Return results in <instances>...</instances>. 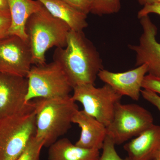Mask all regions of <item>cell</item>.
I'll return each mask as SVG.
<instances>
[{
	"label": "cell",
	"mask_w": 160,
	"mask_h": 160,
	"mask_svg": "<svg viewBox=\"0 0 160 160\" xmlns=\"http://www.w3.org/2000/svg\"><path fill=\"white\" fill-rule=\"evenodd\" d=\"M53 60L60 63L72 87L93 84L103 69L99 53L83 31L70 30L65 48H57Z\"/></svg>",
	"instance_id": "cell-1"
},
{
	"label": "cell",
	"mask_w": 160,
	"mask_h": 160,
	"mask_svg": "<svg viewBox=\"0 0 160 160\" xmlns=\"http://www.w3.org/2000/svg\"><path fill=\"white\" fill-rule=\"evenodd\" d=\"M36 116V134L49 147L71 127L72 118L79 110L71 96L33 100Z\"/></svg>",
	"instance_id": "cell-2"
},
{
	"label": "cell",
	"mask_w": 160,
	"mask_h": 160,
	"mask_svg": "<svg viewBox=\"0 0 160 160\" xmlns=\"http://www.w3.org/2000/svg\"><path fill=\"white\" fill-rule=\"evenodd\" d=\"M70 30L67 24L53 16L43 6L32 15L26 23V32L33 64L46 63V53L50 48H65Z\"/></svg>",
	"instance_id": "cell-3"
},
{
	"label": "cell",
	"mask_w": 160,
	"mask_h": 160,
	"mask_svg": "<svg viewBox=\"0 0 160 160\" xmlns=\"http://www.w3.org/2000/svg\"><path fill=\"white\" fill-rule=\"evenodd\" d=\"M26 78L27 102L38 98L67 97L73 90L62 67L54 60L49 64L32 66Z\"/></svg>",
	"instance_id": "cell-4"
},
{
	"label": "cell",
	"mask_w": 160,
	"mask_h": 160,
	"mask_svg": "<svg viewBox=\"0 0 160 160\" xmlns=\"http://www.w3.org/2000/svg\"><path fill=\"white\" fill-rule=\"evenodd\" d=\"M34 109L0 120V160H16L36 134Z\"/></svg>",
	"instance_id": "cell-5"
},
{
	"label": "cell",
	"mask_w": 160,
	"mask_h": 160,
	"mask_svg": "<svg viewBox=\"0 0 160 160\" xmlns=\"http://www.w3.org/2000/svg\"><path fill=\"white\" fill-rule=\"evenodd\" d=\"M153 124L151 112L135 104L118 103L111 123L107 128V135L115 145H121L137 137Z\"/></svg>",
	"instance_id": "cell-6"
},
{
	"label": "cell",
	"mask_w": 160,
	"mask_h": 160,
	"mask_svg": "<svg viewBox=\"0 0 160 160\" xmlns=\"http://www.w3.org/2000/svg\"><path fill=\"white\" fill-rule=\"evenodd\" d=\"M72 98L82 105L83 110L106 127L113 119L115 109L122 97L105 84L97 88L93 84H83L73 88Z\"/></svg>",
	"instance_id": "cell-7"
},
{
	"label": "cell",
	"mask_w": 160,
	"mask_h": 160,
	"mask_svg": "<svg viewBox=\"0 0 160 160\" xmlns=\"http://www.w3.org/2000/svg\"><path fill=\"white\" fill-rule=\"evenodd\" d=\"M28 88L27 78L0 72V120L34 109L26 102Z\"/></svg>",
	"instance_id": "cell-8"
},
{
	"label": "cell",
	"mask_w": 160,
	"mask_h": 160,
	"mask_svg": "<svg viewBox=\"0 0 160 160\" xmlns=\"http://www.w3.org/2000/svg\"><path fill=\"white\" fill-rule=\"evenodd\" d=\"M32 64L27 41L15 35L0 40V72L26 78Z\"/></svg>",
	"instance_id": "cell-9"
},
{
	"label": "cell",
	"mask_w": 160,
	"mask_h": 160,
	"mask_svg": "<svg viewBox=\"0 0 160 160\" xmlns=\"http://www.w3.org/2000/svg\"><path fill=\"white\" fill-rule=\"evenodd\" d=\"M143 33L137 45H130L129 48L136 55V66L146 65L148 74L160 78V43L156 40L158 29L149 15L140 18Z\"/></svg>",
	"instance_id": "cell-10"
},
{
	"label": "cell",
	"mask_w": 160,
	"mask_h": 160,
	"mask_svg": "<svg viewBox=\"0 0 160 160\" xmlns=\"http://www.w3.org/2000/svg\"><path fill=\"white\" fill-rule=\"evenodd\" d=\"M147 73V65H142L124 72H112L102 69L98 77L122 97L126 96L138 101L141 95L143 80Z\"/></svg>",
	"instance_id": "cell-11"
},
{
	"label": "cell",
	"mask_w": 160,
	"mask_h": 160,
	"mask_svg": "<svg viewBox=\"0 0 160 160\" xmlns=\"http://www.w3.org/2000/svg\"><path fill=\"white\" fill-rule=\"evenodd\" d=\"M81 129L79 139L75 145L88 149H102L107 136V128L102 123L84 110H78L72 118Z\"/></svg>",
	"instance_id": "cell-12"
},
{
	"label": "cell",
	"mask_w": 160,
	"mask_h": 160,
	"mask_svg": "<svg viewBox=\"0 0 160 160\" xmlns=\"http://www.w3.org/2000/svg\"><path fill=\"white\" fill-rule=\"evenodd\" d=\"M160 145V126L153 125L124 146L130 160H153Z\"/></svg>",
	"instance_id": "cell-13"
},
{
	"label": "cell",
	"mask_w": 160,
	"mask_h": 160,
	"mask_svg": "<svg viewBox=\"0 0 160 160\" xmlns=\"http://www.w3.org/2000/svg\"><path fill=\"white\" fill-rule=\"evenodd\" d=\"M11 17L9 35L17 36L27 41L26 26L29 18L43 5L37 0H7Z\"/></svg>",
	"instance_id": "cell-14"
},
{
	"label": "cell",
	"mask_w": 160,
	"mask_h": 160,
	"mask_svg": "<svg viewBox=\"0 0 160 160\" xmlns=\"http://www.w3.org/2000/svg\"><path fill=\"white\" fill-rule=\"evenodd\" d=\"M54 17L67 24L71 30L83 31L88 26L87 15L63 0H37Z\"/></svg>",
	"instance_id": "cell-15"
},
{
	"label": "cell",
	"mask_w": 160,
	"mask_h": 160,
	"mask_svg": "<svg viewBox=\"0 0 160 160\" xmlns=\"http://www.w3.org/2000/svg\"><path fill=\"white\" fill-rule=\"evenodd\" d=\"M100 150L82 148L66 138L59 139L49 147L48 160H98Z\"/></svg>",
	"instance_id": "cell-16"
},
{
	"label": "cell",
	"mask_w": 160,
	"mask_h": 160,
	"mask_svg": "<svg viewBox=\"0 0 160 160\" xmlns=\"http://www.w3.org/2000/svg\"><path fill=\"white\" fill-rule=\"evenodd\" d=\"M121 0H93L91 12L98 16L113 14L119 11Z\"/></svg>",
	"instance_id": "cell-17"
},
{
	"label": "cell",
	"mask_w": 160,
	"mask_h": 160,
	"mask_svg": "<svg viewBox=\"0 0 160 160\" xmlns=\"http://www.w3.org/2000/svg\"><path fill=\"white\" fill-rule=\"evenodd\" d=\"M43 146L44 141L38 138L35 136L16 160H40L41 150Z\"/></svg>",
	"instance_id": "cell-18"
},
{
	"label": "cell",
	"mask_w": 160,
	"mask_h": 160,
	"mask_svg": "<svg viewBox=\"0 0 160 160\" xmlns=\"http://www.w3.org/2000/svg\"><path fill=\"white\" fill-rule=\"evenodd\" d=\"M115 145L112 138L107 135L102 149V152L98 160H130L128 157L122 158L119 155Z\"/></svg>",
	"instance_id": "cell-19"
},
{
	"label": "cell",
	"mask_w": 160,
	"mask_h": 160,
	"mask_svg": "<svg viewBox=\"0 0 160 160\" xmlns=\"http://www.w3.org/2000/svg\"><path fill=\"white\" fill-rule=\"evenodd\" d=\"M78 11L87 15L91 12L93 0H63Z\"/></svg>",
	"instance_id": "cell-20"
},
{
	"label": "cell",
	"mask_w": 160,
	"mask_h": 160,
	"mask_svg": "<svg viewBox=\"0 0 160 160\" xmlns=\"http://www.w3.org/2000/svg\"><path fill=\"white\" fill-rule=\"evenodd\" d=\"M142 89L151 90L160 95V78L146 74L143 80Z\"/></svg>",
	"instance_id": "cell-21"
},
{
	"label": "cell",
	"mask_w": 160,
	"mask_h": 160,
	"mask_svg": "<svg viewBox=\"0 0 160 160\" xmlns=\"http://www.w3.org/2000/svg\"><path fill=\"white\" fill-rule=\"evenodd\" d=\"M10 25V12H0V40L9 35Z\"/></svg>",
	"instance_id": "cell-22"
},
{
	"label": "cell",
	"mask_w": 160,
	"mask_h": 160,
	"mask_svg": "<svg viewBox=\"0 0 160 160\" xmlns=\"http://www.w3.org/2000/svg\"><path fill=\"white\" fill-rule=\"evenodd\" d=\"M141 95L145 100L155 106L160 112V96L158 94L151 90L143 89L141 91Z\"/></svg>",
	"instance_id": "cell-23"
},
{
	"label": "cell",
	"mask_w": 160,
	"mask_h": 160,
	"mask_svg": "<svg viewBox=\"0 0 160 160\" xmlns=\"http://www.w3.org/2000/svg\"><path fill=\"white\" fill-rule=\"evenodd\" d=\"M150 13H154L160 16V2H156L144 6L142 9L139 11L138 18H141Z\"/></svg>",
	"instance_id": "cell-24"
},
{
	"label": "cell",
	"mask_w": 160,
	"mask_h": 160,
	"mask_svg": "<svg viewBox=\"0 0 160 160\" xmlns=\"http://www.w3.org/2000/svg\"><path fill=\"white\" fill-rule=\"evenodd\" d=\"M0 12H9V5L7 0H0Z\"/></svg>",
	"instance_id": "cell-25"
},
{
	"label": "cell",
	"mask_w": 160,
	"mask_h": 160,
	"mask_svg": "<svg viewBox=\"0 0 160 160\" xmlns=\"http://www.w3.org/2000/svg\"><path fill=\"white\" fill-rule=\"evenodd\" d=\"M139 4L143 6L150 5L153 3L159 2V0H137Z\"/></svg>",
	"instance_id": "cell-26"
},
{
	"label": "cell",
	"mask_w": 160,
	"mask_h": 160,
	"mask_svg": "<svg viewBox=\"0 0 160 160\" xmlns=\"http://www.w3.org/2000/svg\"><path fill=\"white\" fill-rule=\"evenodd\" d=\"M153 160H160V145L156 152Z\"/></svg>",
	"instance_id": "cell-27"
},
{
	"label": "cell",
	"mask_w": 160,
	"mask_h": 160,
	"mask_svg": "<svg viewBox=\"0 0 160 160\" xmlns=\"http://www.w3.org/2000/svg\"><path fill=\"white\" fill-rule=\"evenodd\" d=\"M159 2H160V0H159Z\"/></svg>",
	"instance_id": "cell-28"
}]
</instances>
